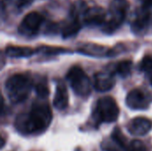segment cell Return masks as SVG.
Wrapping results in <instances>:
<instances>
[{"label": "cell", "instance_id": "1", "mask_svg": "<svg viewBox=\"0 0 152 151\" xmlns=\"http://www.w3.org/2000/svg\"><path fill=\"white\" fill-rule=\"evenodd\" d=\"M53 113L47 103H34L28 112L18 115L15 127L21 133H39L50 125Z\"/></svg>", "mask_w": 152, "mask_h": 151}, {"label": "cell", "instance_id": "2", "mask_svg": "<svg viewBox=\"0 0 152 151\" xmlns=\"http://www.w3.org/2000/svg\"><path fill=\"white\" fill-rule=\"evenodd\" d=\"M32 85V79L26 74L10 77L5 82V91L11 102L17 104L24 101L28 97Z\"/></svg>", "mask_w": 152, "mask_h": 151}, {"label": "cell", "instance_id": "3", "mask_svg": "<svg viewBox=\"0 0 152 151\" xmlns=\"http://www.w3.org/2000/svg\"><path fill=\"white\" fill-rule=\"evenodd\" d=\"M128 7L127 0H113L107 12V18L102 24V31L106 34L114 33L125 21Z\"/></svg>", "mask_w": 152, "mask_h": 151}, {"label": "cell", "instance_id": "4", "mask_svg": "<svg viewBox=\"0 0 152 151\" xmlns=\"http://www.w3.org/2000/svg\"><path fill=\"white\" fill-rule=\"evenodd\" d=\"M119 116V108L116 101L110 96H105L98 100L93 117L99 125L102 123H113Z\"/></svg>", "mask_w": 152, "mask_h": 151}, {"label": "cell", "instance_id": "5", "mask_svg": "<svg viewBox=\"0 0 152 151\" xmlns=\"http://www.w3.org/2000/svg\"><path fill=\"white\" fill-rule=\"evenodd\" d=\"M67 79L74 93L80 97H87L92 92V83L89 77L79 66H73L67 74Z\"/></svg>", "mask_w": 152, "mask_h": 151}, {"label": "cell", "instance_id": "6", "mask_svg": "<svg viewBox=\"0 0 152 151\" xmlns=\"http://www.w3.org/2000/svg\"><path fill=\"white\" fill-rule=\"evenodd\" d=\"M44 21V17L37 12H28L24 16L20 21L18 31L20 35L25 36H32L37 34L42 23Z\"/></svg>", "mask_w": 152, "mask_h": 151}, {"label": "cell", "instance_id": "7", "mask_svg": "<svg viewBox=\"0 0 152 151\" xmlns=\"http://www.w3.org/2000/svg\"><path fill=\"white\" fill-rule=\"evenodd\" d=\"M152 101V96L141 89H133L126 96V103L132 109H146Z\"/></svg>", "mask_w": 152, "mask_h": 151}, {"label": "cell", "instance_id": "8", "mask_svg": "<svg viewBox=\"0 0 152 151\" xmlns=\"http://www.w3.org/2000/svg\"><path fill=\"white\" fill-rule=\"evenodd\" d=\"M151 9L142 5L136 12L135 17L131 23V28L137 35L143 34L149 28L151 18Z\"/></svg>", "mask_w": 152, "mask_h": 151}, {"label": "cell", "instance_id": "9", "mask_svg": "<svg viewBox=\"0 0 152 151\" xmlns=\"http://www.w3.org/2000/svg\"><path fill=\"white\" fill-rule=\"evenodd\" d=\"M106 18H107L106 11L100 6L88 7L82 17L84 23L87 26L102 25Z\"/></svg>", "mask_w": 152, "mask_h": 151}, {"label": "cell", "instance_id": "10", "mask_svg": "<svg viewBox=\"0 0 152 151\" xmlns=\"http://www.w3.org/2000/svg\"><path fill=\"white\" fill-rule=\"evenodd\" d=\"M152 129V121L146 117H135L132 119L128 125V132L134 136H143L146 135Z\"/></svg>", "mask_w": 152, "mask_h": 151}, {"label": "cell", "instance_id": "11", "mask_svg": "<svg viewBox=\"0 0 152 151\" xmlns=\"http://www.w3.org/2000/svg\"><path fill=\"white\" fill-rule=\"evenodd\" d=\"M116 81L111 73L97 72L94 76V87L98 92H108L113 88Z\"/></svg>", "mask_w": 152, "mask_h": 151}, {"label": "cell", "instance_id": "12", "mask_svg": "<svg viewBox=\"0 0 152 151\" xmlns=\"http://www.w3.org/2000/svg\"><path fill=\"white\" fill-rule=\"evenodd\" d=\"M77 52L88 55V56H93V57H108L111 56L113 54V51L110 49L109 47L96 44H86L81 45L78 49Z\"/></svg>", "mask_w": 152, "mask_h": 151}, {"label": "cell", "instance_id": "13", "mask_svg": "<svg viewBox=\"0 0 152 151\" xmlns=\"http://www.w3.org/2000/svg\"><path fill=\"white\" fill-rule=\"evenodd\" d=\"M53 106L59 110H63L69 106L68 89L65 84L61 82L59 83L56 86V91L53 97Z\"/></svg>", "mask_w": 152, "mask_h": 151}, {"label": "cell", "instance_id": "14", "mask_svg": "<svg viewBox=\"0 0 152 151\" xmlns=\"http://www.w3.org/2000/svg\"><path fill=\"white\" fill-rule=\"evenodd\" d=\"M37 51L28 46L9 45L5 48V54L10 58H28Z\"/></svg>", "mask_w": 152, "mask_h": 151}, {"label": "cell", "instance_id": "15", "mask_svg": "<svg viewBox=\"0 0 152 151\" xmlns=\"http://www.w3.org/2000/svg\"><path fill=\"white\" fill-rule=\"evenodd\" d=\"M82 23L80 19L70 17V20L61 28V36L63 38H69L76 36L81 29Z\"/></svg>", "mask_w": 152, "mask_h": 151}, {"label": "cell", "instance_id": "16", "mask_svg": "<svg viewBox=\"0 0 152 151\" xmlns=\"http://www.w3.org/2000/svg\"><path fill=\"white\" fill-rule=\"evenodd\" d=\"M87 8L88 7H87V4L86 2H84L82 0H77L72 4V6L70 8L69 15H70V17L80 19L81 17H83V15Z\"/></svg>", "mask_w": 152, "mask_h": 151}, {"label": "cell", "instance_id": "17", "mask_svg": "<svg viewBox=\"0 0 152 151\" xmlns=\"http://www.w3.org/2000/svg\"><path fill=\"white\" fill-rule=\"evenodd\" d=\"M133 67V62L131 61H119L115 68L116 73H118L122 77H127L131 74Z\"/></svg>", "mask_w": 152, "mask_h": 151}, {"label": "cell", "instance_id": "18", "mask_svg": "<svg viewBox=\"0 0 152 151\" xmlns=\"http://www.w3.org/2000/svg\"><path fill=\"white\" fill-rule=\"evenodd\" d=\"M111 139L112 141L120 148L125 149L126 147V138L123 134V133L120 131L118 127H116L111 134Z\"/></svg>", "mask_w": 152, "mask_h": 151}, {"label": "cell", "instance_id": "19", "mask_svg": "<svg viewBox=\"0 0 152 151\" xmlns=\"http://www.w3.org/2000/svg\"><path fill=\"white\" fill-rule=\"evenodd\" d=\"M37 53H43L46 54H59L66 52V49L60 47H52V46H41L36 50Z\"/></svg>", "mask_w": 152, "mask_h": 151}, {"label": "cell", "instance_id": "20", "mask_svg": "<svg viewBox=\"0 0 152 151\" xmlns=\"http://www.w3.org/2000/svg\"><path fill=\"white\" fill-rule=\"evenodd\" d=\"M140 70L144 72H149L152 70V56L146 55L142 58V61L140 62Z\"/></svg>", "mask_w": 152, "mask_h": 151}, {"label": "cell", "instance_id": "21", "mask_svg": "<svg viewBox=\"0 0 152 151\" xmlns=\"http://www.w3.org/2000/svg\"><path fill=\"white\" fill-rule=\"evenodd\" d=\"M127 151H148L146 146L140 141L134 140L128 146Z\"/></svg>", "mask_w": 152, "mask_h": 151}, {"label": "cell", "instance_id": "22", "mask_svg": "<svg viewBox=\"0 0 152 151\" xmlns=\"http://www.w3.org/2000/svg\"><path fill=\"white\" fill-rule=\"evenodd\" d=\"M36 92L38 97L40 98H46L49 95V89L44 84H37L36 85Z\"/></svg>", "mask_w": 152, "mask_h": 151}, {"label": "cell", "instance_id": "23", "mask_svg": "<svg viewBox=\"0 0 152 151\" xmlns=\"http://www.w3.org/2000/svg\"><path fill=\"white\" fill-rule=\"evenodd\" d=\"M34 0H17V5L19 8H23L30 4Z\"/></svg>", "mask_w": 152, "mask_h": 151}]
</instances>
